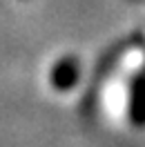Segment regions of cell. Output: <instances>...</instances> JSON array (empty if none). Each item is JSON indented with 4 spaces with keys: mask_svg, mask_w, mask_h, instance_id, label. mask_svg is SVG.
I'll use <instances>...</instances> for the list:
<instances>
[{
    "mask_svg": "<svg viewBox=\"0 0 145 147\" xmlns=\"http://www.w3.org/2000/svg\"><path fill=\"white\" fill-rule=\"evenodd\" d=\"M49 83L54 89L58 92H67L72 89L74 85L78 83V63L74 58H63L51 67V74H49Z\"/></svg>",
    "mask_w": 145,
    "mask_h": 147,
    "instance_id": "6da1fadb",
    "label": "cell"
},
{
    "mask_svg": "<svg viewBox=\"0 0 145 147\" xmlns=\"http://www.w3.org/2000/svg\"><path fill=\"white\" fill-rule=\"evenodd\" d=\"M134 118L136 120H143L145 118V83L136 85V92H134Z\"/></svg>",
    "mask_w": 145,
    "mask_h": 147,
    "instance_id": "7a4b0ae2",
    "label": "cell"
}]
</instances>
